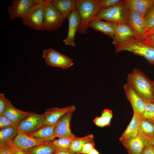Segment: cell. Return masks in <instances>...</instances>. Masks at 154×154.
<instances>
[{
    "mask_svg": "<svg viewBox=\"0 0 154 154\" xmlns=\"http://www.w3.org/2000/svg\"><path fill=\"white\" fill-rule=\"evenodd\" d=\"M117 25V23L112 21H103L100 19L95 18L90 22L88 28L100 31L113 39Z\"/></svg>",
    "mask_w": 154,
    "mask_h": 154,
    "instance_id": "18",
    "label": "cell"
},
{
    "mask_svg": "<svg viewBox=\"0 0 154 154\" xmlns=\"http://www.w3.org/2000/svg\"><path fill=\"white\" fill-rule=\"evenodd\" d=\"M29 113V112L24 111L17 109L13 105L10 101L8 100L2 115L7 117L15 123L18 124Z\"/></svg>",
    "mask_w": 154,
    "mask_h": 154,
    "instance_id": "20",
    "label": "cell"
},
{
    "mask_svg": "<svg viewBox=\"0 0 154 154\" xmlns=\"http://www.w3.org/2000/svg\"><path fill=\"white\" fill-rule=\"evenodd\" d=\"M50 140L33 137L24 133H18L13 141L12 144L19 149L23 150L47 143Z\"/></svg>",
    "mask_w": 154,
    "mask_h": 154,
    "instance_id": "13",
    "label": "cell"
},
{
    "mask_svg": "<svg viewBox=\"0 0 154 154\" xmlns=\"http://www.w3.org/2000/svg\"><path fill=\"white\" fill-rule=\"evenodd\" d=\"M53 154H81L75 152L70 149H59L55 152Z\"/></svg>",
    "mask_w": 154,
    "mask_h": 154,
    "instance_id": "40",
    "label": "cell"
},
{
    "mask_svg": "<svg viewBox=\"0 0 154 154\" xmlns=\"http://www.w3.org/2000/svg\"><path fill=\"white\" fill-rule=\"evenodd\" d=\"M141 116L154 122V103L145 102V110Z\"/></svg>",
    "mask_w": 154,
    "mask_h": 154,
    "instance_id": "30",
    "label": "cell"
},
{
    "mask_svg": "<svg viewBox=\"0 0 154 154\" xmlns=\"http://www.w3.org/2000/svg\"><path fill=\"white\" fill-rule=\"evenodd\" d=\"M93 135L89 134L82 137H76L72 142L70 149L76 153H80L84 145L93 140Z\"/></svg>",
    "mask_w": 154,
    "mask_h": 154,
    "instance_id": "27",
    "label": "cell"
},
{
    "mask_svg": "<svg viewBox=\"0 0 154 154\" xmlns=\"http://www.w3.org/2000/svg\"><path fill=\"white\" fill-rule=\"evenodd\" d=\"M125 96L130 103L133 112L142 116L145 108V102L134 89L127 83L123 85Z\"/></svg>",
    "mask_w": 154,
    "mask_h": 154,
    "instance_id": "11",
    "label": "cell"
},
{
    "mask_svg": "<svg viewBox=\"0 0 154 154\" xmlns=\"http://www.w3.org/2000/svg\"><path fill=\"white\" fill-rule=\"evenodd\" d=\"M17 124L5 116L0 115V129L12 127Z\"/></svg>",
    "mask_w": 154,
    "mask_h": 154,
    "instance_id": "31",
    "label": "cell"
},
{
    "mask_svg": "<svg viewBox=\"0 0 154 154\" xmlns=\"http://www.w3.org/2000/svg\"><path fill=\"white\" fill-rule=\"evenodd\" d=\"M113 116L112 111L109 109H104L101 112V116L106 123V126L110 125Z\"/></svg>",
    "mask_w": 154,
    "mask_h": 154,
    "instance_id": "32",
    "label": "cell"
},
{
    "mask_svg": "<svg viewBox=\"0 0 154 154\" xmlns=\"http://www.w3.org/2000/svg\"><path fill=\"white\" fill-rule=\"evenodd\" d=\"M50 141L47 143L22 150L29 154H53L60 149L53 146L50 143Z\"/></svg>",
    "mask_w": 154,
    "mask_h": 154,
    "instance_id": "26",
    "label": "cell"
},
{
    "mask_svg": "<svg viewBox=\"0 0 154 154\" xmlns=\"http://www.w3.org/2000/svg\"><path fill=\"white\" fill-rule=\"evenodd\" d=\"M143 18L154 4V0H125Z\"/></svg>",
    "mask_w": 154,
    "mask_h": 154,
    "instance_id": "22",
    "label": "cell"
},
{
    "mask_svg": "<svg viewBox=\"0 0 154 154\" xmlns=\"http://www.w3.org/2000/svg\"><path fill=\"white\" fill-rule=\"evenodd\" d=\"M68 27L67 35L63 41L66 45L75 46V37L76 33L80 24V18L76 9L73 10L68 18Z\"/></svg>",
    "mask_w": 154,
    "mask_h": 154,
    "instance_id": "14",
    "label": "cell"
},
{
    "mask_svg": "<svg viewBox=\"0 0 154 154\" xmlns=\"http://www.w3.org/2000/svg\"><path fill=\"white\" fill-rule=\"evenodd\" d=\"M150 143L154 146V139L150 140Z\"/></svg>",
    "mask_w": 154,
    "mask_h": 154,
    "instance_id": "44",
    "label": "cell"
},
{
    "mask_svg": "<svg viewBox=\"0 0 154 154\" xmlns=\"http://www.w3.org/2000/svg\"><path fill=\"white\" fill-rule=\"evenodd\" d=\"M87 154H100L99 152L94 148L91 149Z\"/></svg>",
    "mask_w": 154,
    "mask_h": 154,
    "instance_id": "42",
    "label": "cell"
},
{
    "mask_svg": "<svg viewBox=\"0 0 154 154\" xmlns=\"http://www.w3.org/2000/svg\"><path fill=\"white\" fill-rule=\"evenodd\" d=\"M42 0H14L7 10L10 20H13L18 17L21 19L33 7L40 3Z\"/></svg>",
    "mask_w": 154,
    "mask_h": 154,
    "instance_id": "8",
    "label": "cell"
},
{
    "mask_svg": "<svg viewBox=\"0 0 154 154\" xmlns=\"http://www.w3.org/2000/svg\"><path fill=\"white\" fill-rule=\"evenodd\" d=\"M140 116L133 112V115L129 124L119 139L133 138L137 136L139 133Z\"/></svg>",
    "mask_w": 154,
    "mask_h": 154,
    "instance_id": "21",
    "label": "cell"
},
{
    "mask_svg": "<svg viewBox=\"0 0 154 154\" xmlns=\"http://www.w3.org/2000/svg\"><path fill=\"white\" fill-rule=\"evenodd\" d=\"M76 9L81 20L77 32L85 35L88 32L89 23L102 10L101 0H79Z\"/></svg>",
    "mask_w": 154,
    "mask_h": 154,
    "instance_id": "2",
    "label": "cell"
},
{
    "mask_svg": "<svg viewBox=\"0 0 154 154\" xmlns=\"http://www.w3.org/2000/svg\"><path fill=\"white\" fill-rule=\"evenodd\" d=\"M127 80L145 102L154 103V82L141 70L134 68L128 75Z\"/></svg>",
    "mask_w": 154,
    "mask_h": 154,
    "instance_id": "1",
    "label": "cell"
},
{
    "mask_svg": "<svg viewBox=\"0 0 154 154\" xmlns=\"http://www.w3.org/2000/svg\"><path fill=\"white\" fill-rule=\"evenodd\" d=\"M75 109L74 105H72L62 108L52 107L46 109L43 114L44 118L42 125H55L62 117Z\"/></svg>",
    "mask_w": 154,
    "mask_h": 154,
    "instance_id": "15",
    "label": "cell"
},
{
    "mask_svg": "<svg viewBox=\"0 0 154 154\" xmlns=\"http://www.w3.org/2000/svg\"><path fill=\"white\" fill-rule=\"evenodd\" d=\"M51 1L50 0L45 9L42 31H55L61 27L64 21L60 13Z\"/></svg>",
    "mask_w": 154,
    "mask_h": 154,
    "instance_id": "6",
    "label": "cell"
},
{
    "mask_svg": "<svg viewBox=\"0 0 154 154\" xmlns=\"http://www.w3.org/2000/svg\"><path fill=\"white\" fill-rule=\"evenodd\" d=\"M77 137L74 138L59 137L58 139L51 140L50 143L53 146L58 149H70L72 142Z\"/></svg>",
    "mask_w": 154,
    "mask_h": 154,
    "instance_id": "28",
    "label": "cell"
},
{
    "mask_svg": "<svg viewBox=\"0 0 154 154\" xmlns=\"http://www.w3.org/2000/svg\"><path fill=\"white\" fill-rule=\"evenodd\" d=\"M128 154H141L150 140L139 133L136 137L129 139H119Z\"/></svg>",
    "mask_w": 154,
    "mask_h": 154,
    "instance_id": "10",
    "label": "cell"
},
{
    "mask_svg": "<svg viewBox=\"0 0 154 154\" xmlns=\"http://www.w3.org/2000/svg\"><path fill=\"white\" fill-rule=\"evenodd\" d=\"M154 35V28L147 32L144 36V38L146 37Z\"/></svg>",
    "mask_w": 154,
    "mask_h": 154,
    "instance_id": "43",
    "label": "cell"
},
{
    "mask_svg": "<svg viewBox=\"0 0 154 154\" xmlns=\"http://www.w3.org/2000/svg\"><path fill=\"white\" fill-rule=\"evenodd\" d=\"M42 57L46 64L49 66L68 69L73 65V60L52 48L44 49Z\"/></svg>",
    "mask_w": 154,
    "mask_h": 154,
    "instance_id": "7",
    "label": "cell"
},
{
    "mask_svg": "<svg viewBox=\"0 0 154 154\" xmlns=\"http://www.w3.org/2000/svg\"><path fill=\"white\" fill-rule=\"evenodd\" d=\"M50 0H42L21 19L24 25L36 31L42 30L45 7Z\"/></svg>",
    "mask_w": 154,
    "mask_h": 154,
    "instance_id": "5",
    "label": "cell"
},
{
    "mask_svg": "<svg viewBox=\"0 0 154 154\" xmlns=\"http://www.w3.org/2000/svg\"><path fill=\"white\" fill-rule=\"evenodd\" d=\"M0 154H14L11 145L8 146H0Z\"/></svg>",
    "mask_w": 154,
    "mask_h": 154,
    "instance_id": "36",
    "label": "cell"
},
{
    "mask_svg": "<svg viewBox=\"0 0 154 154\" xmlns=\"http://www.w3.org/2000/svg\"><path fill=\"white\" fill-rule=\"evenodd\" d=\"M75 110H72L62 117L56 124L54 129V137H66L74 138L77 137L71 131L70 122Z\"/></svg>",
    "mask_w": 154,
    "mask_h": 154,
    "instance_id": "12",
    "label": "cell"
},
{
    "mask_svg": "<svg viewBox=\"0 0 154 154\" xmlns=\"http://www.w3.org/2000/svg\"><path fill=\"white\" fill-rule=\"evenodd\" d=\"M115 53L123 51L131 52L134 54L141 56L151 65H154V47L143 43L136 37L114 45Z\"/></svg>",
    "mask_w": 154,
    "mask_h": 154,
    "instance_id": "3",
    "label": "cell"
},
{
    "mask_svg": "<svg viewBox=\"0 0 154 154\" xmlns=\"http://www.w3.org/2000/svg\"><path fill=\"white\" fill-rule=\"evenodd\" d=\"M44 114H38L29 112L18 124L17 132L26 135L31 133L40 128L42 125Z\"/></svg>",
    "mask_w": 154,
    "mask_h": 154,
    "instance_id": "9",
    "label": "cell"
},
{
    "mask_svg": "<svg viewBox=\"0 0 154 154\" xmlns=\"http://www.w3.org/2000/svg\"><path fill=\"white\" fill-rule=\"evenodd\" d=\"M95 145L93 141L88 142L83 146L80 153L87 154L92 149L95 148Z\"/></svg>",
    "mask_w": 154,
    "mask_h": 154,
    "instance_id": "34",
    "label": "cell"
},
{
    "mask_svg": "<svg viewBox=\"0 0 154 154\" xmlns=\"http://www.w3.org/2000/svg\"><path fill=\"white\" fill-rule=\"evenodd\" d=\"M129 6V9L127 24L133 30L137 38L143 41L144 39L143 32L145 26L143 18Z\"/></svg>",
    "mask_w": 154,
    "mask_h": 154,
    "instance_id": "16",
    "label": "cell"
},
{
    "mask_svg": "<svg viewBox=\"0 0 154 154\" xmlns=\"http://www.w3.org/2000/svg\"><path fill=\"white\" fill-rule=\"evenodd\" d=\"M11 145L13 148L14 154H29L25 151L17 148L14 146L12 143L11 144Z\"/></svg>",
    "mask_w": 154,
    "mask_h": 154,
    "instance_id": "41",
    "label": "cell"
},
{
    "mask_svg": "<svg viewBox=\"0 0 154 154\" xmlns=\"http://www.w3.org/2000/svg\"><path fill=\"white\" fill-rule=\"evenodd\" d=\"M93 121L98 127H102L107 126L106 123L101 116H96L93 120Z\"/></svg>",
    "mask_w": 154,
    "mask_h": 154,
    "instance_id": "37",
    "label": "cell"
},
{
    "mask_svg": "<svg viewBox=\"0 0 154 154\" xmlns=\"http://www.w3.org/2000/svg\"><path fill=\"white\" fill-rule=\"evenodd\" d=\"M129 7L125 0H121L118 3L109 8L100 10L94 18L105 20L117 24H127Z\"/></svg>",
    "mask_w": 154,
    "mask_h": 154,
    "instance_id": "4",
    "label": "cell"
},
{
    "mask_svg": "<svg viewBox=\"0 0 154 154\" xmlns=\"http://www.w3.org/2000/svg\"><path fill=\"white\" fill-rule=\"evenodd\" d=\"M17 125L0 130V146H10L17 135Z\"/></svg>",
    "mask_w": 154,
    "mask_h": 154,
    "instance_id": "24",
    "label": "cell"
},
{
    "mask_svg": "<svg viewBox=\"0 0 154 154\" xmlns=\"http://www.w3.org/2000/svg\"><path fill=\"white\" fill-rule=\"evenodd\" d=\"M55 124L42 125L36 130L27 135L39 139L53 140L55 139L54 129Z\"/></svg>",
    "mask_w": 154,
    "mask_h": 154,
    "instance_id": "23",
    "label": "cell"
},
{
    "mask_svg": "<svg viewBox=\"0 0 154 154\" xmlns=\"http://www.w3.org/2000/svg\"><path fill=\"white\" fill-rule=\"evenodd\" d=\"M145 22V28L143 32L145 35L154 28V4L149 9L143 18Z\"/></svg>",
    "mask_w": 154,
    "mask_h": 154,
    "instance_id": "29",
    "label": "cell"
},
{
    "mask_svg": "<svg viewBox=\"0 0 154 154\" xmlns=\"http://www.w3.org/2000/svg\"><path fill=\"white\" fill-rule=\"evenodd\" d=\"M154 82V81H153Z\"/></svg>",
    "mask_w": 154,
    "mask_h": 154,
    "instance_id": "45",
    "label": "cell"
},
{
    "mask_svg": "<svg viewBox=\"0 0 154 154\" xmlns=\"http://www.w3.org/2000/svg\"><path fill=\"white\" fill-rule=\"evenodd\" d=\"M8 99H6L3 93H0V115H2L7 104Z\"/></svg>",
    "mask_w": 154,
    "mask_h": 154,
    "instance_id": "35",
    "label": "cell"
},
{
    "mask_svg": "<svg viewBox=\"0 0 154 154\" xmlns=\"http://www.w3.org/2000/svg\"><path fill=\"white\" fill-rule=\"evenodd\" d=\"M121 0H101L102 10L110 7L119 2Z\"/></svg>",
    "mask_w": 154,
    "mask_h": 154,
    "instance_id": "33",
    "label": "cell"
},
{
    "mask_svg": "<svg viewBox=\"0 0 154 154\" xmlns=\"http://www.w3.org/2000/svg\"><path fill=\"white\" fill-rule=\"evenodd\" d=\"M142 41L145 44L154 47V35L145 37Z\"/></svg>",
    "mask_w": 154,
    "mask_h": 154,
    "instance_id": "38",
    "label": "cell"
},
{
    "mask_svg": "<svg viewBox=\"0 0 154 154\" xmlns=\"http://www.w3.org/2000/svg\"><path fill=\"white\" fill-rule=\"evenodd\" d=\"M141 154H154V146L150 143L145 147Z\"/></svg>",
    "mask_w": 154,
    "mask_h": 154,
    "instance_id": "39",
    "label": "cell"
},
{
    "mask_svg": "<svg viewBox=\"0 0 154 154\" xmlns=\"http://www.w3.org/2000/svg\"><path fill=\"white\" fill-rule=\"evenodd\" d=\"M134 37L137 38L133 30L128 24L119 23L117 24L116 28L112 43L115 45L125 42Z\"/></svg>",
    "mask_w": 154,
    "mask_h": 154,
    "instance_id": "17",
    "label": "cell"
},
{
    "mask_svg": "<svg viewBox=\"0 0 154 154\" xmlns=\"http://www.w3.org/2000/svg\"><path fill=\"white\" fill-rule=\"evenodd\" d=\"M139 133L149 140L154 139V122L140 116Z\"/></svg>",
    "mask_w": 154,
    "mask_h": 154,
    "instance_id": "25",
    "label": "cell"
},
{
    "mask_svg": "<svg viewBox=\"0 0 154 154\" xmlns=\"http://www.w3.org/2000/svg\"><path fill=\"white\" fill-rule=\"evenodd\" d=\"M79 0H52L51 3L59 11L64 20L76 7Z\"/></svg>",
    "mask_w": 154,
    "mask_h": 154,
    "instance_id": "19",
    "label": "cell"
}]
</instances>
